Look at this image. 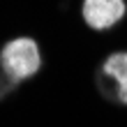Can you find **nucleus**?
I'll use <instances>...</instances> for the list:
<instances>
[{"label":"nucleus","instance_id":"1","mask_svg":"<svg viewBox=\"0 0 127 127\" xmlns=\"http://www.w3.org/2000/svg\"><path fill=\"white\" fill-rule=\"evenodd\" d=\"M42 56L39 46L30 37H16V39L7 42L0 51V69L2 76H7L12 83L26 81L39 72Z\"/></svg>","mask_w":127,"mask_h":127},{"label":"nucleus","instance_id":"2","mask_svg":"<svg viewBox=\"0 0 127 127\" xmlns=\"http://www.w3.org/2000/svg\"><path fill=\"white\" fill-rule=\"evenodd\" d=\"M125 0H83L81 14L88 28L93 30H109L125 16Z\"/></svg>","mask_w":127,"mask_h":127},{"label":"nucleus","instance_id":"3","mask_svg":"<svg viewBox=\"0 0 127 127\" xmlns=\"http://www.w3.org/2000/svg\"><path fill=\"white\" fill-rule=\"evenodd\" d=\"M102 72L113 81L116 86V99L127 106V51L111 53L102 65Z\"/></svg>","mask_w":127,"mask_h":127}]
</instances>
